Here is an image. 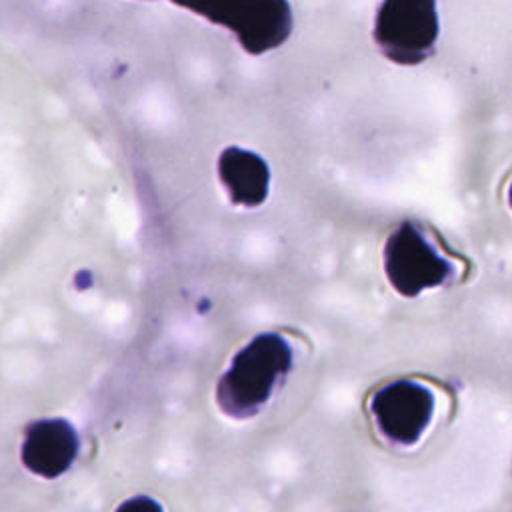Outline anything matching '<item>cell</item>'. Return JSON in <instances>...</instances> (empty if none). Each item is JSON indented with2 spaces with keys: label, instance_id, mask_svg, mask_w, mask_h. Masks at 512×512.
<instances>
[{
  "label": "cell",
  "instance_id": "cell-1",
  "mask_svg": "<svg viewBox=\"0 0 512 512\" xmlns=\"http://www.w3.org/2000/svg\"><path fill=\"white\" fill-rule=\"evenodd\" d=\"M78 454V436L66 420L32 424L22 442V464L40 478H58Z\"/></svg>",
  "mask_w": 512,
  "mask_h": 512
},
{
  "label": "cell",
  "instance_id": "cell-2",
  "mask_svg": "<svg viewBox=\"0 0 512 512\" xmlns=\"http://www.w3.org/2000/svg\"><path fill=\"white\" fill-rule=\"evenodd\" d=\"M380 430L394 442L412 444L426 428L432 414V400L418 386H394L384 390L374 402Z\"/></svg>",
  "mask_w": 512,
  "mask_h": 512
},
{
  "label": "cell",
  "instance_id": "cell-3",
  "mask_svg": "<svg viewBox=\"0 0 512 512\" xmlns=\"http://www.w3.org/2000/svg\"><path fill=\"white\" fill-rule=\"evenodd\" d=\"M114 512H164V508L158 500L140 494L124 500Z\"/></svg>",
  "mask_w": 512,
  "mask_h": 512
}]
</instances>
